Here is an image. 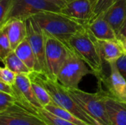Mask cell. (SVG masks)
Wrapping results in <instances>:
<instances>
[{
    "label": "cell",
    "mask_w": 126,
    "mask_h": 125,
    "mask_svg": "<svg viewBox=\"0 0 126 125\" xmlns=\"http://www.w3.org/2000/svg\"><path fill=\"white\" fill-rule=\"evenodd\" d=\"M117 36H124V37H126V22L124 23L123 26L122 27L119 34L117 35Z\"/></svg>",
    "instance_id": "32"
},
{
    "label": "cell",
    "mask_w": 126,
    "mask_h": 125,
    "mask_svg": "<svg viewBox=\"0 0 126 125\" xmlns=\"http://www.w3.org/2000/svg\"><path fill=\"white\" fill-rule=\"evenodd\" d=\"M60 10L61 7L45 0H12L10 10L3 24L12 19L26 20L32 15L43 11L60 12Z\"/></svg>",
    "instance_id": "6"
},
{
    "label": "cell",
    "mask_w": 126,
    "mask_h": 125,
    "mask_svg": "<svg viewBox=\"0 0 126 125\" xmlns=\"http://www.w3.org/2000/svg\"><path fill=\"white\" fill-rule=\"evenodd\" d=\"M38 113L40 117L47 123V125H77L58 116H55V114L49 112L44 108L40 109Z\"/></svg>",
    "instance_id": "22"
},
{
    "label": "cell",
    "mask_w": 126,
    "mask_h": 125,
    "mask_svg": "<svg viewBox=\"0 0 126 125\" xmlns=\"http://www.w3.org/2000/svg\"><path fill=\"white\" fill-rule=\"evenodd\" d=\"M1 26H4L7 32V35L11 44V47L14 51L16 47L27 38V25L26 20L12 19L7 21ZM0 26V27H1Z\"/></svg>",
    "instance_id": "16"
},
{
    "label": "cell",
    "mask_w": 126,
    "mask_h": 125,
    "mask_svg": "<svg viewBox=\"0 0 126 125\" xmlns=\"http://www.w3.org/2000/svg\"><path fill=\"white\" fill-rule=\"evenodd\" d=\"M65 1H68V0H65Z\"/></svg>",
    "instance_id": "34"
},
{
    "label": "cell",
    "mask_w": 126,
    "mask_h": 125,
    "mask_svg": "<svg viewBox=\"0 0 126 125\" xmlns=\"http://www.w3.org/2000/svg\"><path fill=\"white\" fill-rule=\"evenodd\" d=\"M3 63L5 66L8 67L16 74H30L31 73L30 70L24 64V63L17 56L14 51L9 54L3 60Z\"/></svg>",
    "instance_id": "19"
},
{
    "label": "cell",
    "mask_w": 126,
    "mask_h": 125,
    "mask_svg": "<svg viewBox=\"0 0 126 125\" xmlns=\"http://www.w3.org/2000/svg\"><path fill=\"white\" fill-rule=\"evenodd\" d=\"M11 44L4 26L0 27V59L2 61L13 52Z\"/></svg>",
    "instance_id": "23"
},
{
    "label": "cell",
    "mask_w": 126,
    "mask_h": 125,
    "mask_svg": "<svg viewBox=\"0 0 126 125\" xmlns=\"http://www.w3.org/2000/svg\"><path fill=\"white\" fill-rule=\"evenodd\" d=\"M116 64L120 72L126 80V54H123L116 61Z\"/></svg>",
    "instance_id": "28"
},
{
    "label": "cell",
    "mask_w": 126,
    "mask_h": 125,
    "mask_svg": "<svg viewBox=\"0 0 126 125\" xmlns=\"http://www.w3.org/2000/svg\"><path fill=\"white\" fill-rule=\"evenodd\" d=\"M44 108L46 109L47 111H48L49 112L55 114V116H59L66 121H69L72 123H74L75 125H89L86 122H84L83 121H82L81 119H80L79 118H78L77 116H75L73 113H72L69 111H67V110L60 107L57 104H55L54 102H52L49 105L45 106Z\"/></svg>",
    "instance_id": "20"
},
{
    "label": "cell",
    "mask_w": 126,
    "mask_h": 125,
    "mask_svg": "<svg viewBox=\"0 0 126 125\" xmlns=\"http://www.w3.org/2000/svg\"><path fill=\"white\" fill-rule=\"evenodd\" d=\"M88 30L99 40L117 39V35L110 24L100 15L93 19L88 25Z\"/></svg>",
    "instance_id": "17"
},
{
    "label": "cell",
    "mask_w": 126,
    "mask_h": 125,
    "mask_svg": "<svg viewBox=\"0 0 126 125\" xmlns=\"http://www.w3.org/2000/svg\"><path fill=\"white\" fill-rule=\"evenodd\" d=\"M31 80H32V86L33 91L35 92V94L38 102L41 105V106L43 108H44L45 106L52 103L53 102V100H52V97H50V95L49 94V93L47 92V91L45 89V88L39 83H38L32 79H31Z\"/></svg>",
    "instance_id": "21"
},
{
    "label": "cell",
    "mask_w": 126,
    "mask_h": 125,
    "mask_svg": "<svg viewBox=\"0 0 126 125\" xmlns=\"http://www.w3.org/2000/svg\"><path fill=\"white\" fill-rule=\"evenodd\" d=\"M29 75L32 80L39 83L45 88L55 104L69 111L89 125H99L92 116L80 107L70 96L67 89L57 80L38 72H32Z\"/></svg>",
    "instance_id": "2"
},
{
    "label": "cell",
    "mask_w": 126,
    "mask_h": 125,
    "mask_svg": "<svg viewBox=\"0 0 126 125\" xmlns=\"http://www.w3.org/2000/svg\"><path fill=\"white\" fill-rule=\"evenodd\" d=\"M11 3L12 0H0V26L4 22Z\"/></svg>",
    "instance_id": "27"
},
{
    "label": "cell",
    "mask_w": 126,
    "mask_h": 125,
    "mask_svg": "<svg viewBox=\"0 0 126 125\" xmlns=\"http://www.w3.org/2000/svg\"><path fill=\"white\" fill-rule=\"evenodd\" d=\"M45 1H49V2H50V3H52V4H54L58 6V7H61H61L64 5V4L66 3V1H65V0H45Z\"/></svg>",
    "instance_id": "31"
},
{
    "label": "cell",
    "mask_w": 126,
    "mask_h": 125,
    "mask_svg": "<svg viewBox=\"0 0 126 125\" xmlns=\"http://www.w3.org/2000/svg\"><path fill=\"white\" fill-rule=\"evenodd\" d=\"M31 17L44 33L54 36L64 43L73 35L86 28L59 11H43Z\"/></svg>",
    "instance_id": "1"
},
{
    "label": "cell",
    "mask_w": 126,
    "mask_h": 125,
    "mask_svg": "<svg viewBox=\"0 0 126 125\" xmlns=\"http://www.w3.org/2000/svg\"><path fill=\"white\" fill-rule=\"evenodd\" d=\"M16 101L29 109L38 111L44 108L38 102L32 86V80L29 74H17L15 85H13Z\"/></svg>",
    "instance_id": "11"
},
{
    "label": "cell",
    "mask_w": 126,
    "mask_h": 125,
    "mask_svg": "<svg viewBox=\"0 0 126 125\" xmlns=\"http://www.w3.org/2000/svg\"><path fill=\"white\" fill-rule=\"evenodd\" d=\"M14 52L17 55V56L24 63L27 68L30 70L31 73H41V69L38 66L37 59L27 38L24 39V41H22L16 47Z\"/></svg>",
    "instance_id": "18"
},
{
    "label": "cell",
    "mask_w": 126,
    "mask_h": 125,
    "mask_svg": "<svg viewBox=\"0 0 126 125\" xmlns=\"http://www.w3.org/2000/svg\"><path fill=\"white\" fill-rule=\"evenodd\" d=\"M91 1V2H92V4H93V6H94V4H96V2L97 1V0H90Z\"/></svg>",
    "instance_id": "33"
},
{
    "label": "cell",
    "mask_w": 126,
    "mask_h": 125,
    "mask_svg": "<svg viewBox=\"0 0 126 125\" xmlns=\"http://www.w3.org/2000/svg\"><path fill=\"white\" fill-rule=\"evenodd\" d=\"M117 0H97L94 6V19L103 14Z\"/></svg>",
    "instance_id": "25"
},
{
    "label": "cell",
    "mask_w": 126,
    "mask_h": 125,
    "mask_svg": "<svg viewBox=\"0 0 126 125\" xmlns=\"http://www.w3.org/2000/svg\"><path fill=\"white\" fill-rule=\"evenodd\" d=\"M26 25L27 38L35 55L41 73L51 78L46 61L44 33L32 17L26 19Z\"/></svg>",
    "instance_id": "9"
},
{
    "label": "cell",
    "mask_w": 126,
    "mask_h": 125,
    "mask_svg": "<svg viewBox=\"0 0 126 125\" xmlns=\"http://www.w3.org/2000/svg\"><path fill=\"white\" fill-rule=\"evenodd\" d=\"M44 37L47 68L51 78L57 80L56 76L69 55V46L50 35L44 33Z\"/></svg>",
    "instance_id": "7"
},
{
    "label": "cell",
    "mask_w": 126,
    "mask_h": 125,
    "mask_svg": "<svg viewBox=\"0 0 126 125\" xmlns=\"http://www.w3.org/2000/svg\"><path fill=\"white\" fill-rule=\"evenodd\" d=\"M0 125H47L38 111L31 110L18 102L0 113Z\"/></svg>",
    "instance_id": "8"
},
{
    "label": "cell",
    "mask_w": 126,
    "mask_h": 125,
    "mask_svg": "<svg viewBox=\"0 0 126 125\" xmlns=\"http://www.w3.org/2000/svg\"><path fill=\"white\" fill-rule=\"evenodd\" d=\"M60 12L85 27L94 19V6L90 0H68Z\"/></svg>",
    "instance_id": "12"
},
{
    "label": "cell",
    "mask_w": 126,
    "mask_h": 125,
    "mask_svg": "<svg viewBox=\"0 0 126 125\" xmlns=\"http://www.w3.org/2000/svg\"><path fill=\"white\" fill-rule=\"evenodd\" d=\"M98 87L105 94V103L111 125H126V104L108 96L100 85Z\"/></svg>",
    "instance_id": "15"
},
{
    "label": "cell",
    "mask_w": 126,
    "mask_h": 125,
    "mask_svg": "<svg viewBox=\"0 0 126 125\" xmlns=\"http://www.w3.org/2000/svg\"><path fill=\"white\" fill-rule=\"evenodd\" d=\"M117 39L123 48L124 54H126V37L124 36H117Z\"/></svg>",
    "instance_id": "30"
},
{
    "label": "cell",
    "mask_w": 126,
    "mask_h": 125,
    "mask_svg": "<svg viewBox=\"0 0 126 125\" xmlns=\"http://www.w3.org/2000/svg\"><path fill=\"white\" fill-rule=\"evenodd\" d=\"M101 15L118 35L126 21V0H117Z\"/></svg>",
    "instance_id": "14"
},
{
    "label": "cell",
    "mask_w": 126,
    "mask_h": 125,
    "mask_svg": "<svg viewBox=\"0 0 126 125\" xmlns=\"http://www.w3.org/2000/svg\"><path fill=\"white\" fill-rule=\"evenodd\" d=\"M0 91L8 94L10 95H12L14 97L15 94V91L13 85H11L10 84H7L6 83H4L0 80Z\"/></svg>",
    "instance_id": "29"
},
{
    "label": "cell",
    "mask_w": 126,
    "mask_h": 125,
    "mask_svg": "<svg viewBox=\"0 0 126 125\" xmlns=\"http://www.w3.org/2000/svg\"><path fill=\"white\" fill-rule=\"evenodd\" d=\"M110 71L97 79L98 84L104 85L106 94L123 103L126 104V80L117 69L116 62L109 64ZM102 86V85H101Z\"/></svg>",
    "instance_id": "10"
},
{
    "label": "cell",
    "mask_w": 126,
    "mask_h": 125,
    "mask_svg": "<svg viewBox=\"0 0 126 125\" xmlns=\"http://www.w3.org/2000/svg\"><path fill=\"white\" fill-rule=\"evenodd\" d=\"M66 43L89 66L97 79L100 78L103 72V60L98 46L87 27L73 35Z\"/></svg>",
    "instance_id": "3"
},
{
    "label": "cell",
    "mask_w": 126,
    "mask_h": 125,
    "mask_svg": "<svg viewBox=\"0 0 126 125\" xmlns=\"http://www.w3.org/2000/svg\"><path fill=\"white\" fill-rule=\"evenodd\" d=\"M16 102L15 97L0 91V113L4 112Z\"/></svg>",
    "instance_id": "26"
},
{
    "label": "cell",
    "mask_w": 126,
    "mask_h": 125,
    "mask_svg": "<svg viewBox=\"0 0 126 125\" xmlns=\"http://www.w3.org/2000/svg\"><path fill=\"white\" fill-rule=\"evenodd\" d=\"M92 36L98 46L101 57L104 63L109 64L116 62L124 54L123 48L117 38L112 40H99L93 35Z\"/></svg>",
    "instance_id": "13"
},
{
    "label": "cell",
    "mask_w": 126,
    "mask_h": 125,
    "mask_svg": "<svg viewBox=\"0 0 126 125\" xmlns=\"http://www.w3.org/2000/svg\"><path fill=\"white\" fill-rule=\"evenodd\" d=\"M88 65L69 47L66 60L60 69L56 78L65 88L69 89L78 88L79 83L87 74L93 72Z\"/></svg>",
    "instance_id": "5"
},
{
    "label": "cell",
    "mask_w": 126,
    "mask_h": 125,
    "mask_svg": "<svg viewBox=\"0 0 126 125\" xmlns=\"http://www.w3.org/2000/svg\"><path fill=\"white\" fill-rule=\"evenodd\" d=\"M17 74L13 71L11 69H10L7 66L1 67L0 69V80L6 83L7 84H10L11 85H15L16 80Z\"/></svg>",
    "instance_id": "24"
},
{
    "label": "cell",
    "mask_w": 126,
    "mask_h": 125,
    "mask_svg": "<svg viewBox=\"0 0 126 125\" xmlns=\"http://www.w3.org/2000/svg\"><path fill=\"white\" fill-rule=\"evenodd\" d=\"M66 89L72 99L99 125H111L105 103V94L100 88L98 87L96 93L86 92L79 88Z\"/></svg>",
    "instance_id": "4"
}]
</instances>
